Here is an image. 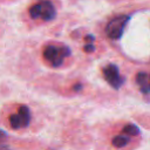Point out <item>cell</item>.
Masks as SVG:
<instances>
[{"label": "cell", "mask_w": 150, "mask_h": 150, "mask_svg": "<svg viewBox=\"0 0 150 150\" xmlns=\"http://www.w3.org/2000/svg\"><path fill=\"white\" fill-rule=\"evenodd\" d=\"M5 137H6V132L2 131V130H0V139H4Z\"/></svg>", "instance_id": "10"}, {"label": "cell", "mask_w": 150, "mask_h": 150, "mask_svg": "<svg viewBox=\"0 0 150 150\" xmlns=\"http://www.w3.org/2000/svg\"><path fill=\"white\" fill-rule=\"evenodd\" d=\"M130 21L129 15H118L111 19L105 26V34L110 40H120Z\"/></svg>", "instance_id": "3"}, {"label": "cell", "mask_w": 150, "mask_h": 150, "mask_svg": "<svg viewBox=\"0 0 150 150\" xmlns=\"http://www.w3.org/2000/svg\"><path fill=\"white\" fill-rule=\"evenodd\" d=\"M130 142V137L127 135H117L112 138V145L116 148H122L125 146Z\"/></svg>", "instance_id": "7"}, {"label": "cell", "mask_w": 150, "mask_h": 150, "mask_svg": "<svg viewBox=\"0 0 150 150\" xmlns=\"http://www.w3.org/2000/svg\"><path fill=\"white\" fill-rule=\"evenodd\" d=\"M123 134L127 136H138L141 134V130L138 127H136L135 124H127L123 128Z\"/></svg>", "instance_id": "9"}, {"label": "cell", "mask_w": 150, "mask_h": 150, "mask_svg": "<svg viewBox=\"0 0 150 150\" xmlns=\"http://www.w3.org/2000/svg\"><path fill=\"white\" fill-rule=\"evenodd\" d=\"M9 124L13 129H19V128H25L28 127L29 121H30V112L28 107L26 105H19L18 111L15 114L9 115Z\"/></svg>", "instance_id": "5"}, {"label": "cell", "mask_w": 150, "mask_h": 150, "mask_svg": "<svg viewBox=\"0 0 150 150\" xmlns=\"http://www.w3.org/2000/svg\"><path fill=\"white\" fill-rule=\"evenodd\" d=\"M102 76L114 89H120L124 83V77L121 75L120 68L114 63H108L102 67Z\"/></svg>", "instance_id": "4"}, {"label": "cell", "mask_w": 150, "mask_h": 150, "mask_svg": "<svg viewBox=\"0 0 150 150\" xmlns=\"http://www.w3.org/2000/svg\"><path fill=\"white\" fill-rule=\"evenodd\" d=\"M71 56V49L61 42H50L42 48V60L50 68H60Z\"/></svg>", "instance_id": "1"}, {"label": "cell", "mask_w": 150, "mask_h": 150, "mask_svg": "<svg viewBox=\"0 0 150 150\" xmlns=\"http://www.w3.org/2000/svg\"><path fill=\"white\" fill-rule=\"evenodd\" d=\"M135 80L141 93L144 95H148L149 94V74L146 71H138L136 74Z\"/></svg>", "instance_id": "6"}, {"label": "cell", "mask_w": 150, "mask_h": 150, "mask_svg": "<svg viewBox=\"0 0 150 150\" xmlns=\"http://www.w3.org/2000/svg\"><path fill=\"white\" fill-rule=\"evenodd\" d=\"M86 40V43L83 46V50L87 53V54H90L95 50V45H94V41H95V36L93 35H87L84 38Z\"/></svg>", "instance_id": "8"}, {"label": "cell", "mask_w": 150, "mask_h": 150, "mask_svg": "<svg viewBox=\"0 0 150 150\" xmlns=\"http://www.w3.org/2000/svg\"><path fill=\"white\" fill-rule=\"evenodd\" d=\"M29 19L36 22H50L57 15V9L52 0H38L28 8Z\"/></svg>", "instance_id": "2"}]
</instances>
